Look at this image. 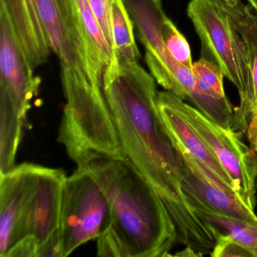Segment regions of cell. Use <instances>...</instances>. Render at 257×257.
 Masks as SVG:
<instances>
[{
    "instance_id": "obj_1",
    "label": "cell",
    "mask_w": 257,
    "mask_h": 257,
    "mask_svg": "<svg viewBox=\"0 0 257 257\" xmlns=\"http://www.w3.org/2000/svg\"><path fill=\"white\" fill-rule=\"evenodd\" d=\"M103 90L126 159L162 200L179 243L202 255L210 254L214 234L183 193L175 145L159 113L154 77L138 62H114L103 75Z\"/></svg>"
},
{
    "instance_id": "obj_2",
    "label": "cell",
    "mask_w": 257,
    "mask_h": 257,
    "mask_svg": "<svg viewBox=\"0 0 257 257\" xmlns=\"http://www.w3.org/2000/svg\"><path fill=\"white\" fill-rule=\"evenodd\" d=\"M87 166L110 204V220L97 239L102 257H165L178 242L162 200L127 159L99 157Z\"/></svg>"
},
{
    "instance_id": "obj_3",
    "label": "cell",
    "mask_w": 257,
    "mask_h": 257,
    "mask_svg": "<svg viewBox=\"0 0 257 257\" xmlns=\"http://www.w3.org/2000/svg\"><path fill=\"white\" fill-rule=\"evenodd\" d=\"M110 220L106 192L87 165L66 177L61 194L59 232L61 257L68 256L90 240L97 239Z\"/></svg>"
},
{
    "instance_id": "obj_4",
    "label": "cell",
    "mask_w": 257,
    "mask_h": 257,
    "mask_svg": "<svg viewBox=\"0 0 257 257\" xmlns=\"http://www.w3.org/2000/svg\"><path fill=\"white\" fill-rule=\"evenodd\" d=\"M165 94L228 173L239 198L254 210L256 203V152L243 144L238 134L211 121L197 108L185 103L173 93L165 91Z\"/></svg>"
},
{
    "instance_id": "obj_5",
    "label": "cell",
    "mask_w": 257,
    "mask_h": 257,
    "mask_svg": "<svg viewBox=\"0 0 257 257\" xmlns=\"http://www.w3.org/2000/svg\"><path fill=\"white\" fill-rule=\"evenodd\" d=\"M138 37L146 49L145 60L155 80L165 91L189 100L195 88L192 70L171 56L161 34L166 17L161 0H123Z\"/></svg>"
},
{
    "instance_id": "obj_6",
    "label": "cell",
    "mask_w": 257,
    "mask_h": 257,
    "mask_svg": "<svg viewBox=\"0 0 257 257\" xmlns=\"http://www.w3.org/2000/svg\"><path fill=\"white\" fill-rule=\"evenodd\" d=\"M187 15L201 41V58L220 67L240 98L243 85L238 52L222 0H190Z\"/></svg>"
},
{
    "instance_id": "obj_7",
    "label": "cell",
    "mask_w": 257,
    "mask_h": 257,
    "mask_svg": "<svg viewBox=\"0 0 257 257\" xmlns=\"http://www.w3.org/2000/svg\"><path fill=\"white\" fill-rule=\"evenodd\" d=\"M47 37L51 50L61 61V67H68L85 76L97 88L91 70L86 46L79 29L72 0H32Z\"/></svg>"
},
{
    "instance_id": "obj_8",
    "label": "cell",
    "mask_w": 257,
    "mask_h": 257,
    "mask_svg": "<svg viewBox=\"0 0 257 257\" xmlns=\"http://www.w3.org/2000/svg\"><path fill=\"white\" fill-rule=\"evenodd\" d=\"M66 177L61 168L39 165L27 216L26 238L10 249L15 256L37 257L39 248L59 232L61 194Z\"/></svg>"
},
{
    "instance_id": "obj_9",
    "label": "cell",
    "mask_w": 257,
    "mask_h": 257,
    "mask_svg": "<svg viewBox=\"0 0 257 257\" xmlns=\"http://www.w3.org/2000/svg\"><path fill=\"white\" fill-rule=\"evenodd\" d=\"M172 141L177 151L182 189L192 208L201 207L257 225L254 210L249 208L235 192L225 187L190 153Z\"/></svg>"
},
{
    "instance_id": "obj_10",
    "label": "cell",
    "mask_w": 257,
    "mask_h": 257,
    "mask_svg": "<svg viewBox=\"0 0 257 257\" xmlns=\"http://www.w3.org/2000/svg\"><path fill=\"white\" fill-rule=\"evenodd\" d=\"M5 9L0 7V101L13 105L27 121L41 79L34 75Z\"/></svg>"
},
{
    "instance_id": "obj_11",
    "label": "cell",
    "mask_w": 257,
    "mask_h": 257,
    "mask_svg": "<svg viewBox=\"0 0 257 257\" xmlns=\"http://www.w3.org/2000/svg\"><path fill=\"white\" fill-rule=\"evenodd\" d=\"M38 165L22 163L0 174V257L26 238L28 207Z\"/></svg>"
},
{
    "instance_id": "obj_12",
    "label": "cell",
    "mask_w": 257,
    "mask_h": 257,
    "mask_svg": "<svg viewBox=\"0 0 257 257\" xmlns=\"http://www.w3.org/2000/svg\"><path fill=\"white\" fill-rule=\"evenodd\" d=\"M238 52L243 94L236 108L243 120H257V16L242 0H222ZM249 121V122H250Z\"/></svg>"
},
{
    "instance_id": "obj_13",
    "label": "cell",
    "mask_w": 257,
    "mask_h": 257,
    "mask_svg": "<svg viewBox=\"0 0 257 257\" xmlns=\"http://www.w3.org/2000/svg\"><path fill=\"white\" fill-rule=\"evenodd\" d=\"M192 73L195 88L189 100L211 121L225 128L234 130L235 109L225 95V76L220 67L201 57L193 62Z\"/></svg>"
},
{
    "instance_id": "obj_14",
    "label": "cell",
    "mask_w": 257,
    "mask_h": 257,
    "mask_svg": "<svg viewBox=\"0 0 257 257\" xmlns=\"http://www.w3.org/2000/svg\"><path fill=\"white\" fill-rule=\"evenodd\" d=\"M157 104L161 118L172 141L190 153L225 187L236 193L228 173L222 168L196 131L171 105L165 96V91L158 92Z\"/></svg>"
},
{
    "instance_id": "obj_15",
    "label": "cell",
    "mask_w": 257,
    "mask_h": 257,
    "mask_svg": "<svg viewBox=\"0 0 257 257\" xmlns=\"http://www.w3.org/2000/svg\"><path fill=\"white\" fill-rule=\"evenodd\" d=\"M5 9L16 39L35 70L47 61L51 48L32 0H0Z\"/></svg>"
},
{
    "instance_id": "obj_16",
    "label": "cell",
    "mask_w": 257,
    "mask_h": 257,
    "mask_svg": "<svg viewBox=\"0 0 257 257\" xmlns=\"http://www.w3.org/2000/svg\"><path fill=\"white\" fill-rule=\"evenodd\" d=\"M79 29L86 46L93 75L103 85L106 68L115 62L113 51L106 41L101 27L88 0H72Z\"/></svg>"
},
{
    "instance_id": "obj_17",
    "label": "cell",
    "mask_w": 257,
    "mask_h": 257,
    "mask_svg": "<svg viewBox=\"0 0 257 257\" xmlns=\"http://www.w3.org/2000/svg\"><path fill=\"white\" fill-rule=\"evenodd\" d=\"M110 18L115 62L138 63L141 54L134 35V23L123 0H112Z\"/></svg>"
},
{
    "instance_id": "obj_18",
    "label": "cell",
    "mask_w": 257,
    "mask_h": 257,
    "mask_svg": "<svg viewBox=\"0 0 257 257\" xmlns=\"http://www.w3.org/2000/svg\"><path fill=\"white\" fill-rule=\"evenodd\" d=\"M26 124L13 105L0 101V174L16 166V155Z\"/></svg>"
},
{
    "instance_id": "obj_19",
    "label": "cell",
    "mask_w": 257,
    "mask_h": 257,
    "mask_svg": "<svg viewBox=\"0 0 257 257\" xmlns=\"http://www.w3.org/2000/svg\"><path fill=\"white\" fill-rule=\"evenodd\" d=\"M193 210L209 226L228 234L248 249L254 257H257L256 224L218 214L201 207H194Z\"/></svg>"
},
{
    "instance_id": "obj_20",
    "label": "cell",
    "mask_w": 257,
    "mask_h": 257,
    "mask_svg": "<svg viewBox=\"0 0 257 257\" xmlns=\"http://www.w3.org/2000/svg\"><path fill=\"white\" fill-rule=\"evenodd\" d=\"M161 34L165 46L173 58L182 65L192 70L193 62L189 43L167 16L162 22Z\"/></svg>"
},
{
    "instance_id": "obj_21",
    "label": "cell",
    "mask_w": 257,
    "mask_h": 257,
    "mask_svg": "<svg viewBox=\"0 0 257 257\" xmlns=\"http://www.w3.org/2000/svg\"><path fill=\"white\" fill-rule=\"evenodd\" d=\"M213 229L214 234V246L210 255L212 257H254L253 255L238 242L228 234Z\"/></svg>"
},
{
    "instance_id": "obj_22",
    "label": "cell",
    "mask_w": 257,
    "mask_h": 257,
    "mask_svg": "<svg viewBox=\"0 0 257 257\" xmlns=\"http://www.w3.org/2000/svg\"><path fill=\"white\" fill-rule=\"evenodd\" d=\"M112 1V0H88V3L101 27L108 44L113 51L110 18Z\"/></svg>"
},
{
    "instance_id": "obj_23",
    "label": "cell",
    "mask_w": 257,
    "mask_h": 257,
    "mask_svg": "<svg viewBox=\"0 0 257 257\" xmlns=\"http://www.w3.org/2000/svg\"><path fill=\"white\" fill-rule=\"evenodd\" d=\"M247 138L251 147L257 153V120L249 123L247 127Z\"/></svg>"
},
{
    "instance_id": "obj_24",
    "label": "cell",
    "mask_w": 257,
    "mask_h": 257,
    "mask_svg": "<svg viewBox=\"0 0 257 257\" xmlns=\"http://www.w3.org/2000/svg\"><path fill=\"white\" fill-rule=\"evenodd\" d=\"M172 255H175V256H202L201 254L198 253L189 246H186V248L181 252H177V253L174 254Z\"/></svg>"
},
{
    "instance_id": "obj_25",
    "label": "cell",
    "mask_w": 257,
    "mask_h": 257,
    "mask_svg": "<svg viewBox=\"0 0 257 257\" xmlns=\"http://www.w3.org/2000/svg\"><path fill=\"white\" fill-rule=\"evenodd\" d=\"M249 4L250 8L255 12V15L257 16V0H246Z\"/></svg>"
}]
</instances>
